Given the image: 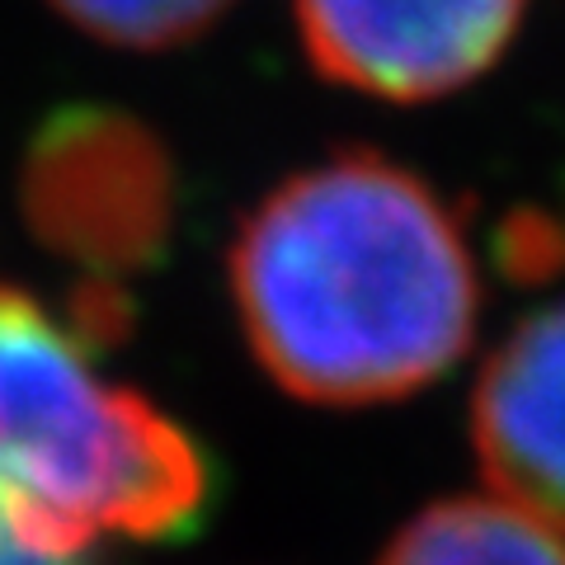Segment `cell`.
Segmentation results:
<instances>
[{
	"mask_svg": "<svg viewBox=\"0 0 565 565\" xmlns=\"http://www.w3.org/2000/svg\"><path fill=\"white\" fill-rule=\"evenodd\" d=\"M245 344L307 405H382L448 377L476 340L481 278L457 207L382 151L288 174L226 255Z\"/></svg>",
	"mask_w": 565,
	"mask_h": 565,
	"instance_id": "6da1fadb",
	"label": "cell"
},
{
	"mask_svg": "<svg viewBox=\"0 0 565 565\" xmlns=\"http://www.w3.org/2000/svg\"><path fill=\"white\" fill-rule=\"evenodd\" d=\"M0 494L62 546L180 542L212 509V462L184 424L95 373L71 316L0 282Z\"/></svg>",
	"mask_w": 565,
	"mask_h": 565,
	"instance_id": "7a4b0ae2",
	"label": "cell"
},
{
	"mask_svg": "<svg viewBox=\"0 0 565 565\" xmlns=\"http://www.w3.org/2000/svg\"><path fill=\"white\" fill-rule=\"evenodd\" d=\"M29 232L85 282L147 274L174 232V166L147 122L114 104H62L29 137L20 166Z\"/></svg>",
	"mask_w": 565,
	"mask_h": 565,
	"instance_id": "3957f363",
	"label": "cell"
},
{
	"mask_svg": "<svg viewBox=\"0 0 565 565\" xmlns=\"http://www.w3.org/2000/svg\"><path fill=\"white\" fill-rule=\"evenodd\" d=\"M527 0H292L307 62L344 90L424 104L504 57Z\"/></svg>",
	"mask_w": 565,
	"mask_h": 565,
	"instance_id": "277c9868",
	"label": "cell"
},
{
	"mask_svg": "<svg viewBox=\"0 0 565 565\" xmlns=\"http://www.w3.org/2000/svg\"><path fill=\"white\" fill-rule=\"evenodd\" d=\"M471 448L500 500L565 533V297L494 344L471 392Z\"/></svg>",
	"mask_w": 565,
	"mask_h": 565,
	"instance_id": "5b68a950",
	"label": "cell"
},
{
	"mask_svg": "<svg viewBox=\"0 0 565 565\" xmlns=\"http://www.w3.org/2000/svg\"><path fill=\"white\" fill-rule=\"evenodd\" d=\"M377 565H565V542L509 500L452 494L419 509Z\"/></svg>",
	"mask_w": 565,
	"mask_h": 565,
	"instance_id": "8992f818",
	"label": "cell"
},
{
	"mask_svg": "<svg viewBox=\"0 0 565 565\" xmlns=\"http://www.w3.org/2000/svg\"><path fill=\"white\" fill-rule=\"evenodd\" d=\"M232 6L236 0H52L85 39L128 52H166L203 39Z\"/></svg>",
	"mask_w": 565,
	"mask_h": 565,
	"instance_id": "52a82bcc",
	"label": "cell"
},
{
	"mask_svg": "<svg viewBox=\"0 0 565 565\" xmlns=\"http://www.w3.org/2000/svg\"><path fill=\"white\" fill-rule=\"evenodd\" d=\"M0 565H90L85 552H62L0 494Z\"/></svg>",
	"mask_w": 565,
	"mask_h": 565,
	"instance_id": "ba28073f",
	"label": "cell"
}]
</instances>
